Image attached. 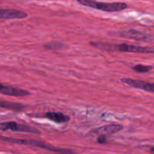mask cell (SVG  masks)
Here are the masks:
<instances>
[{
    "label": "cell",
    "instance_id": "6da1fadb",
    "mask_svg": "<svg viewBox=\"0 0 154 154\" xmlns=\"http://www.w3.org/2000/svg\"><path fill=\"white\" fill-rule=\"evenodd\" d=\"M90 45L99 50L107 51H121L128 53H140V54H154L153 47H142L129 44H111L105 42H90Z\"/></svg>",
    "mask_w": 154,
    "mask_h": 154
},
{
    "label": "cell",
    "instance_id": "7a4b0ae2",
    "mask_svg": "<svg viewBox=\"0 0 154 154\" xmlns=\"http://www.w3.org/2000/svg\"><path fill=\"white\" fill-rule=\"evenodd\" d=\"M0 140L5 141V142L11 143V144L39 147V148L45 149V150H49V151H51V152H57V153H72V150H66V149L55 147H54V146L50 145V144H45V143L43 142V141H38V140L20 139V138H9V137H5V136H0Z\"/></svg>",
    "mask_w": 154,
    "mask_h": 154
},
{
    "label": "cell",
    "instance_id": "3957f363",
    "mask_svg": "<svg viewBox=\"0 0 154 154\" xmlns=\"http://www.w3.org/2000/svg\"><path fill=\"white\" fill-rule=\"evenodd\" d=\"M78 2L82 5L105 12H117L128 8L126 3L121 2H98L96 0H78Z\"/></svg>",
    "mask_w": 154,
    "mask_h": 154
},
{
    "label": "cell",
    "instance_id": "277c9868",
    "mask_svg": "<svg viewBox=\"0 0 154 154\" xmlns=\"http://www.w3.org/2000/svg\"><path fill=\"white\" fill-rule=\"evenodd\" d=\"M16 132H25V133H31L35 135H41L42 132L38 129L26 125L19 124L14 121L2 122L0 123V131H8Z\"/></svg>",
    "mask_w": 154,
    "mask_h": 154
},
{
    "label": "cell",
    "instance_id": "5b68a950",
    "mask_svg": "<svg viewBox=\"0 0 154 154\" xmlns=\"http://www.w3.org/2000/svg\"><path fill=\"white\" fill-rule=\"evenodd\" d=\"M120 35H121L122 37L132 38L137 41H142V42H153L154 39L153 36L151 35L132 29L121 32H120Z\"/></svg>",
    "mask_w": 154,
    "mask_h": 154
},
{
    "label": "cell",
    "instance_id": "8992f818",
    "mask_svg": "<svg viewBox=\"0 0 154 154\" xmlns=\"http://www.w3.org/2000/svg\"><path fill=\"white\" fill-rule=\"evenodd\" d=\"M121 81L123 84H126L130 87L136 89L144 90L149 93H154V83H149L146 81H139V80L132 79V78H122Z\"/></svg>",
    "mask_w": 154,
    "mask_h": 154
},
{
    "label": "cell",
    "instance_id": "52a82bcc",
    "mask_svg": "<svg viewBox=\"0 0 154 154\" xmlns=\"http://www.w3.org/2000/svg\"><path fill=\"white\" fill-rule=\"evenodd\" d=\"M28 14L23 11L16 9H0V19L13 20L25 19Z\"/></svg>",
    "mask_w": 154,
    "mask_h": 154
},
{
    "label": "cell",
    "instance_id": "ba28073f",
    "mask_svg": "<svg viewBox=\"0 0 154 154\" xmlns=\"http://www.w3.org/2000/svg\"><path fill=\"white\" fill-rule=\"evenodd\" d=\"M0 93L3 95L10 96H26L30 95L29 92L26 90L19 88V87H12V86L5 85L0 84Z\"/></svg>",
    "mask_w": 154,
    "mask_h": 154
},
{
    "label": "cell",
    "instance_id": "9c48e42d",
    "mask_svg": "<svg viewBox=\"0 0 154 154\" xmlns=\"http://www.w3.org/2000/svg\"><path fill=\"white\" fill-rule=\"evenodd\" d=\"M123 126L120 124H110L106 126H101L96 129L91 131V133L98 134V135H112V134L117 133L123 130Z\"/></svg>",
    "mask_w": 154,
    "mask_h": 154
},
{
    "label": "cell",
    "instance_id": "30bf717a",
    "mask_svg": "<svg viewBox=\"0 0 154 154\" xmlns=\"http://www.w3.org/2000/svg\"><path fill=\"white\" fill-rule=\"evenodd\" d=\"M45 117L57 123H65L70 120V117L61 112H48Z\"/></svg>",
    "mask_w": 154,
    "mask_h": 154
},
{
    "label": "cell",
    "instance_id": "8fae6325",
    "mask_svg": "<svg viewBox=\"0 0 154 154\" xmlns=\"http://www.w3.org/2000/svg\"><path fill=\"white\" fill-rule=\"evenodd\" d=\"M25 105L20 103H14V102H7V101L0 100V108H6V109L14 110V111H20L25 108Z\"/></svg>",
    "mask_w": 154,
    "mask_h": 154
},
{
    "label": "cell",
    "instance_id": "7c38bea8",
    "mask_svg": "<svg viewBox=\"0 0 154 154\" xmlns=\"http://www.w3.org/2000/svg\"><path fill=\"white\" fill-rule=\"evenodd\" d=\"M132 69L135 72H138V73H146V72H148L150 70H152L153 67L150 66H144V65L139 64L134 66Z\"/></svg>",
    "mask_w": 154,
    "mask_h": 154
},
{
    "label": "cell",
    "instance_id": "4fadbf2b",
    "mask_svg": "<svg viewBox=\"0 0 154 154\" xmlns=\"http://www.w3.org/2000/svg\"><path fill=\"white\" fill-rule=\"evenodd\" d=\"M64 48V45L60 42H51L45 45V48L50 50H60Z\"/></svg>",
    "mask_w": 154,
    "mask_h": 154
},
{
    "label": "cell",
    "instance_id": "5bb4252c",
    "mask_svg": "<svg viewBox=\"0 0 154 154\" xmlns=\"http://www.w3.org/2000/svg\"><path fill=\"white\" fill-rule=\"evenodd\" d=\"M98 143L99 144H105V142L107 141V137L105 135H101L100 136H99L97 139Z\"/></svg>",
    "mask_w": 154,
    "mask_h": 154
},
{
    "label": "cell",
    "instance_id": "9a60e30c",
    "mask_svg": "<svg viewBox=\"0 0 154 154\" xmlns=\"http://www.w3.org/2000/svg\"><path fill=\"white\" fill-rule=\"evenodd\" d=\"M151 152H154V148L152 149V150H151Z\"/></svg>",
    "mask_w": 154,
    "mask_h": 154
}]
</instances>
